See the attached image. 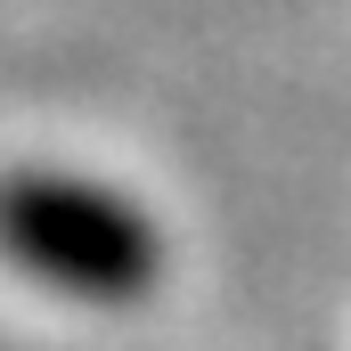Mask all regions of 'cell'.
I'll use <instances>...</instances> for the list:
<instances>
[{"label":"cell","instance_id":"cell-1","mask_svg":"<svg viewBox=\"0 0 351 351\" xmlns=\"http://www.w3.org/2000/svg\"><path fill=\"white\" fill-rule=\"evenodd\" d=\"M0 254L25 278H41L58 294H90V302H131L164 269L156 221L131 196L49 172L0 188Z\"/></svg>","mask_w":351,"mask_h":351}]
</instances>
